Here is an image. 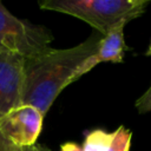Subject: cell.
Masks as SVG:
<instances>
[{"label": "cell", "mask_w": 151, "mask_h": 151, "mask_svg": "<svg viewBox=\"0 0 151 151\" xmlns=\"http://www.w3.org/2000/svg\"><path fill=\"white\" fill-rule=\"evenodd\" d=\"M101 37L100 33H93L73 47L50 48L26 59L22 104L37 107L45 116L60 92L70 85L79 65L98 48Z\"/></svg>", "instance_id": "cell-1"}, {"label": "cell", "mask_w": 151, "mask_h": 151, "mask_svg": "<svg viewBox=\"0 0 151 151\" xmlns=\"http://www.w3.org/2000/svg\"><path fill=\"white\" fill-rule=\"evenodd\" d=\"M147 4L146 0H42L39 7L76 17L106 35L118 25L140 17Z\"/></svg>", "instance_id": "cell-2"}, {"label": "cell", "mask_w": 151, "mask_h": 151, "mask_svg": "<svg viewBox=\"0 0 151 151\" xmlns=\"http://www.w3.org/2000/svg\"><path fill=\"white\" fill-rule=\"evenodd\" d=\"M52 41L53 34L47 27L17 18L0 1V52L31 59L52 48Z\"/></svg>", "instance_id": "cell-3"}, {"label": "cell", "mask_w": 151, "mask_h": 151, "mask_svg": "<svg viewBox=\"0 0 151 151\" xmlns=\"http://www.w3.org/2000/svg\"><path fill=\"white\" fill-rule=\"evenodd\" d=\"M44 114L32 105H20L0 117V132L13 144L28 147L37 144Z\"/></svg>", "instance_id": "cell-4"}, {"label": "cell", "mask_w": 151, "mask_h": 151, "mask_svg": "<svg viewBox=\"0 0 151 151\" xmlns=\"http://www.w3.org/2000/svg\"><path fill=\"white\" fill-rule=\"evenodd\" d=\"M25 61L21 55L0 52V117L22 105Z\"/></svg>", "instance_id": "cell-5"}, {"label": "cell", "mask_w": 151, "mask_h": 151, "mask_svg": "<svg viewBox=\"0 0 151 151\" xmlns=\"http://www.w3.org/2000/svg\"><path fill=\"white\" fill-rule=\"evenodd\" d=\"M125 25L126 24H120L113 29H111L106 35L101 37L98 48L79 65V67L76 70L72 78L70 79V85L87 72H90L100 63H123L124 52L127 50V46L124 40Z\"/></svg>", "instance_id": "cell-6"}, {"label": "cell", "mask_w": 151, "mask_h": 151, "mask_svg": "<svg viewBox=\"0 0 151 151\" xmlns=\"http://www.w3.org/2000/svg\"><path fill=\"white\" fill-rule=\"evenodd\" d=\"M114 138V131L107 132L100 129L88 132L83 143L84 151H107Z\"/></svg>", "instance_id": "cell-7"}, {"label": "cell", "mask_w": 151, "mask_h": 151, "mask_svg": "<svg viewBox=\"0 0 151 151\" xmlns=\"http://www.w3.org/2000/svg\"><path fill=\"white\" fill-rule=\"evenodd\" d=\"M132 132L125 126H119L114 131V138L107 151H129L131 145Z\"/></svg>", "instance_id": "cell-8"}, {"label": "cell", "mask_w": 151, "mask_h": 151, "mask_svg": "<svg viewBox=\"0 0 151 151\" xmlns=\"http://www.w3.org/2000/svg\"><path fill=\"white\" fill-rule=\"evenodd\" d=\"M136 109H137L138 113H147V112H151V85L136 100Z\"/></svg>", "instance_id": "cell-9"}, {"label": "cell", "mask_w": 151, "mask_h": 151, "mask_svg": "<svg viewBox=\"0 0 151 151\" xmlns=\"http://www.w3.org/2000/svg\"><path fill=\"white\" fill-rule=\"evenodd\" d=\"M0 151H24V147L13 144L0 132Z\"/></svg>", "instance_id": "cell-10"}, {"label": "cell", "mask_w": 151, "mask_h": 151, "mask_svg": "<svg viewBox=\"0 0 151 151\" xmlns=\"http://www.w3.org/2000/svg\"><path fill=\"white\" fill-rule=\"evenodd\" d=\"M60 151H84V150L78 144H76L73 142H67L60 146Z\"/></svg>", "instance_id": "cell-11"}, {"label": "cell", "mask_w": 151, "mask_h": 151, "mask_svg": "<svg viewBox=\"0 0 151 151\" xmlns=\"http://www.w3.org/2000/svg\"><path fill=\"white\" fill-rule=\"evenodd\" d=\"M24 151H51L48 147L41 145V144H34L28 147H24Z\"/></svg>", "instance_id": "cell-12"}, {"label": "cell", "mask_w": 151, "mask_h": 151, "mask_svg": "<svg viewBox=\"0 0 151 151\" xmlns=\"http://www.w3.org/2000/svg\"><path fill=\"white\" fill-rule=\"evenodd\" d=\"M146 55H151V42H150V45H149V48H147V51H146V53H145Z\"/></svg>", "instance_id": "cell-13"}]
</instances>
